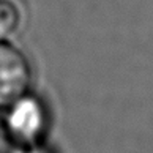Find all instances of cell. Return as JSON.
Listing matches in <instances>:
<instances>
[{"mask_svg":"<svg viewBox=\"0 0 153 153\" xmlns=\"http://www.w3.org/2000/svg\"><path fill=\"white\" fill-rule=\"evenodd\" d=\"M32 82V70L21 51L0 39V106L22 98Z\"/></svg>","mask_w":153,"mask_h":153,"instance_id":"obj_1","label":"cell"},{"mask_svg":"<svg viewBox=\"0 0 153 153\" xmlns=\"http://www.w3.org/2000/svg\"><path fill=\"white\" fill-rule=\"evenodd\" d=\"M7 107L10 109L7 118L8 133L18 142L35 139L43 126V112L39 104L24 95Z\"/></svg>","mask_w":153,"mask_h":153,"instance_id":"obj_2","label":"cell"},{"mask_svg":"<svg viewBox=\"0 0 153 153\" xmlns=\"http://www.w3.org/2000/svg\"><path fill=\"white\" fill-rule=\"evenodd\" d=\"M22 11L18 0H0V39L7 38L19 29Z\"/></svg>","mask_w":153,"mask_h":153,"instance_id":"obj_3","label":"cell"},{"mask_svg":"<svg viewBox=\"0 0 153 153\" xmlns=\"http://www.w3.org/2000/svg\"><path fill=\"white\" fill-rule=\"evenodd\" d=\"M0 153H25L18 142L8 131L0 128Z\"/></svg>","mask_w":153,"mask_h":153,"instance_id":"obj_4","label":"cell"}]
</instances>
